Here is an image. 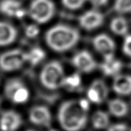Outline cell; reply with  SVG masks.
<instances>
[{"instance_id":"1","label":"cell","mask_w":131,"mask_h":131,"mask_svg":"<svg viewBox=\"0 0 131 131\" xmlns=\"http://www.w3.org/2000/svg\"><path fill=\"white\" fill-rule=\"evenodd\" d=\"M90 102L87 99L65 101L59 106L57 120L64 131H81L88 124Z\"/></svg>"},{"instance_id":"2","label":"cell","mask_w":131,"mask_h":131,"mask_svg":"<svg viewBox=\"0 0 131 131\" xmlns=\"http://www.w3.org/2000/svg\"><path fill=\"white\" fill-rule=\"evenodd\" d=\"M79 32L71 26L58 24L47 31L45 41L49 47L57 52H63L74 47L79 42Z\"/></svg>"},{"instance_id":"3","label":"cell","mask_w":131,"mask_h":131,"mask_svg":"<svg viewBox=\"0 0 131 131\" xmlns=\"http://www.w3.org/2000/svg\"><path fill=\"white\" fill-rule=\"evenodd\" d=\"M64 69L61 63L56 61L47 63L40 74V83L49 90H56L62 88L65 78Z\"/></svg>"},{"instance_id":"4","label":"cell","mask_w":131,"mask_h":131,"mask_svg":"<svg viewBox=\"0 0 131 131\" xmlns=\"http://www.w3.org/2000/svg\"><path fill=\"white\" fill-rule=\"evenodd\" d=\"M55 12V4L51 0H33L28 14L35 23L45 24L54 17Z\"/></svg>"},{"instance_id":"5","label":"cell","mask_w":131,"mask_h":131,"mask_svg":"<svg viewBox=\"0 0 131 131\" xmlns=\"http://www.w3.org/2000/svg\"><path fill=\"white\" fill-rule=\"evenodd\" d=\"M4 92L6 97L15 104L22 105L28 102L30 92L28 88L21 80L11 79L4 85Z\"/></svg>"},{"instance_id":"6","label":"cell","mask_w":131,"mask_h":131,"mask_svg":"<svg viewBox=\"0 0 131 131\" xmlns=\"http://www.w3.org/2000/svg\"><path fill=\"white\" fill-rule=\"evenodd\" d=\"M26 62V51L20 49H14L0 55V69L12 72L21 69Z\"/></svg>"},{"instance_id":"7","label":"cell","mask_w":131,"mask_h":131,"mask_svg":"<svg viewBox=\"0 0 131 131\" xmlns=\"http://www.w3.org/2000/svg\"><path fill=\"white\" fill-rule=\"evenodd\" d=\"M109 94V89L102 80H94L90 85L86 92V99L90 104L100 105L107 100Z\"/></svg>"},{"instance_id":"8","label":"cell","mask_w":131,"mask_h":131,"mask_svg":"<svg viewBox=\"0 0 131 131\" xmlns=\"http://www.w3.org/2000/svg\"><path fill=\"white\" fill-rule=\"evenodd\" d=\"M73 66L80 73H89L97 68V62L88 51L82 50L74 54L71 60Z\"/></svg>"},{"instance_id":"9","label":"cell","mask_w":131,"mask_h":131,"mask_svg":"<svg viewBox=\"0 0 131 131\" xmlns=\"http://www.w3.org/2000/svg\"><path fill=\"white\" fill-rule=\"evenodd\" d=\"M30 121L37 126L48 128L51 125L52 115L48 107L45 106H35L30 110L28 114Z\"/></svg>"},{"instance_id":"10","label":"cell","mask_w":131,"mask_h":131,"mask_svg":"<svg viewBox=\"0 0 131 131\" xmlns=\"http://www.w3.org/2000/svg\"><path fill=\"white\" fill-rule=\"evenodd\" d=\"M104 15L100 11L90 9L80 15L78 23L82 28L90 31L100 28L104 23Z\"/></svg>"},{"instance_id":"11","label":"cell","mask_w":131,"mask_h":131,"mask_svg":"<svg viewBox=\"0 0 131 131\" xmlns=\"http://www.w3.org/2000/svg\"><path fill=\"white\" fill-rule=\"evenodd\" d=\"M22 123L20 114L14 110H6L0 115V131H17Z\"/></svg>"},{"instance_id":"12","label":"cell","mask_w":131,"mask_h":131,"mask_svg":"<svg viewBox=\"0 0 131 131\" xmlns=\"http://www.w3.org/2000/svg\"><path fill=\"white\" fill-rule=\"evenodd\" d=\"M0 12L6 16L22 19L28 14V11L18 0H2L0 2Z\"/></svg>"},{"instance_id":"13","label":"cell","mask_w":131,"mask_h":131,"mask_svg":"<svg viewBox=\"0 0 131 131\" xmlns=\"http://www.w3.org/2000/svg\"><path fill=\"white\" fill-rule=\"evenodd\" d=\"M92 45L95 50L103 57L114 55L116 49L114 40L106 34H99L93 39Z\"/></svg>"},{"instance_id":"14","label":"cell","mask_w":131,"mask_h":131,"mask_svg":"<svg viewBox=\"0 0 131 131\" xmlns=\"http://www.w3.org/2000/svg\"><path fill=\"white\" fill-rule=\"evenodd\" d=\"M123 68L122 62L114 55L103 57V61L100 64V69L106 76L114 78L120 74Z\"/></svg>"},{"instance_id":"15","label":"cell","mask_w":131,"mask_h":131,"mask_svg":"<svg viewBox=\"0 0 131 131\" xmlns=\"http://www.w3.org/2000/svg\"><path fill=\"white\" fill-rule=\"evenodd\" d=\"M111 86L113 91L119 96L130 95L131 75L120 73L114 78Z\"/></svg>"},{"instance_id":"16","label":"cell","mask_w":131,"mask_h":131,"mask_svg":"<svg viewBox=\"0 0 131 131\" xmlns=\"http://www.w3.org/2000/svg\"><path fill=\"white\" fill-rule=\"evenodd\" d=\"M18 32L11 23L0 21V47L9 45L16 40Z\"/></svg>"},{"instance_id":"17","label":"cell","mask_w":131,"mask_h":131,"mask_svg":"<svg viewBox=\"0 0 131 131\" xmlns=\"http://www.w3.org/2000/svg\"><path fill=\"white\" fill-rule=\"evenodd\" d=\"M108 114L116 118H123L128 113L129 107L127 103L121 98H114L107 103Z\"/></svg>"},{"instance_id":"18","label":"cell","mask_w":131,"mask_h":131,"mask_svg":"<svg viewBox=\"0 0 131 131\" xmlns=\"http://www.w3.org/2000/svg\"><path fill=\"white\" fill-rule=\"evenodd\" d=\"M91 123L96 130H107L111 125L110 114L108 111L98 110L93 113L91 116Z\"/></svg>"},{"instance_id":"19","label":"cell","mask_w":131,"mask_h":131,"mask_svg":"<svg viewBox=\"0 0 131 131\" xmlns=\"http://www.w3.org/2000/svg\"><path fill=\"white\" fill-rule=\"evenodd\" d=\"M110 29L114 34L118 36H125L128 34L129 26L127 20L121 16L114 18L110 23Z\"/></svg>"},{"instance_id":"20","label":"cell","mask_w":131,"mask_h":131,"mask_svg":"<svg viewBox=\"0 0 131 131\" xmlns=\"http://www.w3.org/2000/svg\"><path fill=\"white\" fill-rule=\"evenodd\" d=\"M46 57L45 51L39 47H35L26 51V62L32 66H37L43 61Z\"/></svg>"},{"instance_id":"21","label":"cell","mask_w":131,"mask_h":131,"mask_svg":"<svg viewBox=\"0 0 131 131\" xmlns=\"http://www.w3.org/2000/svg\"><path fill=\"white\" fill-rule=\"evenodd\" d=\"M82 85V78L79 73H74L69 75H66L62 88L66 90L75 92L80 88Z\"/></svg>"},{"instance_id":"22","label":"cell","mask_w":131,"mask_h":131,"mask_svg":"<svg viewBox=\"0 0 131 131\" xmlns=\"http://www.w3.org/2000/svg\"><path fill=\"white\" fill-rule=\"evenodd\" d=\"M114 10L121 14L131 12V0H116L114 2Z\"/></svg>"},{"instance_id":"23","label":"cell","mask_w":131,"mask_h":131,"mask_svg":"<svg viewBox=\"0 0 131 131\" xmlns=\"http://www.w3.org/2000/svg\"><path fill=\"white\" fill-rule=\"evenodd\" d=\"M87 0H61L63 6L71 10H77L84 6Z\"/></svg>"},{"instance_id":"24","label":"cell","mask_w":131,"mask_h":131,"mask_svg":"<svg viewBox=\"0 0 131 131\" xmlns=\"http://www.w3.org/2000/svg\"><path fill=\"white\" fill-rule=\"evenodd\" d=\"M40 32V29L36 24H30L26 28L25 33L28 38L33 39L37 37Z\"/></svg>"},{"instance_id":"25","label":"cell","mask_w":131,"mask_h":131,"mask_svg":"<svg viewBox=\"0 0 131 131\" xmlns=\"http://www.w3.org/2000/svg\"><path fill=\"white\" fill-rule=\"evenodd\" d=\"M122 51L125 56L131 58V34L124 36L122 45Z\"/></svg>"},{"instance_id":"26","label":"cell","mask_w":131,"mask_h":131,"mask_svg":"<svg viewBox=\"0 0 131 131\" xmlns=\"http://www.w3.org/2000/svg\"><path fill=\"white\" fill-rule=\"evenodd\" d=\"M106 131H131V127L125 123H118L115 124H111Z\"/></svg>"},{"instance_id":"27","label":"cell","mask_w":131,"mask_h":131,"mask_svg":"<svg viewBox=\"0 0 131 131\" xmlns=\"http://www.w3.org/2000/svg\"><path fill=\"white\" fill-rule=\"evenodd\" d=\"M89 2L92 4V6L95 8H100L102 6H105L108 0H89Z\"/></svg>"},{"instance_id":"28","label":"cell","mask_w":131,"mask_h":131,"mask_svg":"<svg viewBox=\"0 0 131 131\" xmlns=\"http://www.w3.org/2000/svg\"><path fill=\"white\" fill-rule=\"evenodd\" d=\"M26 131H35V130H27Z\"/></svg>"},{"instance_id":"29","label":"cell","mask_w":131,"mask_h":131,"mask_svg":"<svg viewBox=\"0 0 131 131\" xmlns=\"http://www.w3.org/2000/svg\"><path fill=\"white\" fill-rule=\"evenodd\" d=\"M48 131H57V130H49Z\"/></svg>"},{"instance_id":"30","label":"cell","mask_w":131,"mask_h":131,"mask_svg":"<svg viewBox=\"0 0 131 131\" xmlns=\"http://www.w3.org/2000/svg\"><path fill=\"white\" fill-rule=\"evenodd\" d=\"M0 106H1V100H0Z\"/></svg>"}]
</instances>
